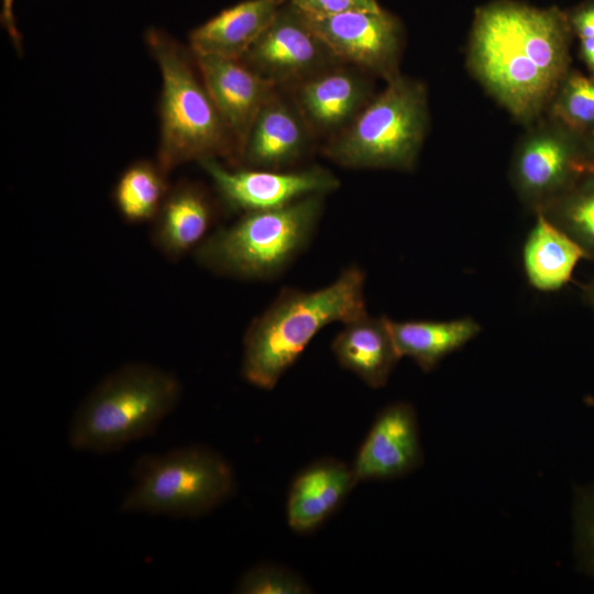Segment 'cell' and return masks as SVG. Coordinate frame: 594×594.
<instances>
[{"label": "cell", "instance_id": "cell-1", "mask_svg": "<svg viewBox=\"0 0 594 594\" xmlns=\"http://www.w3.org/2000/svg\"><path fill=\"white\" fill-rule=\"evenodd\" d=\"M569 31L557 8L494 2L475 14L468 63L486 91L528 123L549 107L565 77Z\"/></svg>", "mask_w": 594, "mask_h": 594}, {"label": "cell", "instance_id": "cell-2", "mask_svg": "<svg viewBox=\"0 0 594 594\" xmlns=\"http://www.w3.org/2000/svg\"><path fill=\"white\" fill-rule=\"evenodd\" d=\"M364 288L365 274L353 264L319 289H282L245 330L243 377L258 388L273 389L320 330L367 314Z\"/></svg>", "mask_w": 594, "mask_h": 594}, {"label": "cell", "instance_id": "cell-3", "mask_svg": "<svg viewBox=\"0 0 594 594\" xmlns=\"http://www.w3.org/2000/svg\"><path fill=\"white\" fill-rule=\"evenodd\" d=\"M178 378L161 367L132 362L105 376L82 399L69 425L74 450L108 453L151 436L177 406Z\"/></svg>", "mask_w": 594, "mask_h": 594}, {"label": "cell", "instance_id": "cell-4", "mask_svg": "<svg viewBox=\"0 0 594 594\" xmlns=\"http://www.w3.org/2000/svg\"><path fill=\"white\" fill-rule=\"evenodd\" d=\"M147 46L162 75L161 142L157 164L168 173L189 161L216 158L238 167L240 153L187 52L168 34L152 29Z\"/></svg>", "mask_w": 594, "mask_h": 594}, {"label": "cell", "instance_id": "cell-5", "mask_svg": "<svg viewBox=\"0 0 594 594\" xmlns=\"http://www.w3.org/2000/svg\"><path fill=\"white\" fill-rule=\"evenodd\" d=\"M322 195L285 207L243 213L219 228L195 250L207 271L242 280L282 275L310 244L323 212Z\"/></svg>", "mask_w": 594, "mask_h": 594}, {"label": "cell", "instance_id": "cell-6", "mask_svg": "<svg viewBox=\"0 0 594 594\" xmlns=\"http://www.w3.org/2000/svg\"><path fill=\"white\" fill-rule=\"evenodd\" d=\"M428 125L426 86L399 74L344 130L327 140L322 153L348 168L411 170Z\"/></svg>", "mask_w": 594, "mask_h": 594}, {"label": "cell", "instance_id": "cell-7", "mask_svg": "<svg viewBox=\"0 0 594 594\" xmlns=\"http://www.w3.org/2000/svg\"><path fill=\"white\" fill-rule=\"evenodd\" d=\"M133 486L120 505L125 513L195 518L223 504L235 476L217 451L200 444L144 454L135 462Z\"/></svg>", "mask_w": 594, "mask_h": 594}, {"label": "cell", "instance_id": "cell-8", "mask_svg": "<svg viewBox=\"0 0 594 594\" xmlns=\"http://www.w3.org/2000/svg\"><path fill=\"white\" fill-rule=\"evenodd\" d=\"M240 59L262 79L283 90L343 64L289 1Z\"/></svg>", "mask_w": 594, "mask_h": 594}, {"label": "cell", "instance_id": "cell-9", "mask_svg": "<svg viewBox=\"0 0 594 594\" xmlns=\"http://www.w3.org/2000/svg\"><path fill=\"white\" fill-rule=\"evenodd\" d=\"M199 164L210 177L222 206L241 215L285 207L314 195L326 196L340 186L332 172L318 165L272 170L226 166L216 158Z\"/></svg>", "mask_w": 594, "mask_h": 594}, {"label": "cell", "instance_id": "cell-10", "mask_svg": "<svg viewBox=\"0 0 594 594\" xmlns=\"http://www.w3.org/2000/svg\"><path fill=\"white\" fill-rule=\"evenodd\" d=\"M305 16L343 64L386 81L400 74L404 30L400 21L383 8Z\"/></svg>", "mask_w": 594, "mask_h": 594}, {"label": "cell", "instance_id": "cell-11", "mask_svg": "<svg viewBox=\"0 0 594 594\" xmlns=\"http://www.w3.org/2000/svg\"><path fill=\"white\" fill-rule=\"evenodd\" d=\"M569 129L553 120L532 128L518 142L510 162V183L535 213L573 185L582 165Z\"/></svg>", "mask_w": 594, "mask_h": 594}, {"label": "cell", "instance_id": "cell-12", "mask_svg": "<svg viewBox=\"0 0 594 594\" xmlns=\"http://www.w3.org/2000/svg\"><path fill=\"white\" fill-rule=\"evenodd\" d=\"M424 461L418 418L413 405L396 402L375 417L352 469L358 483L406 476Z\"/></svg>", "mask_w": 594, "mask_h": 594}, {"label": "cell", "instance_id": "cell-13", "mask_svg": "<svg viewBox=\"0 0 594 594\" xmlns=\"http://www.w3.org/2000/svg\"><path fill=\"white\" fill-rule=\"evenodd\" d=\"M370 76L340 64L288 91L314 136L330 139L344 130L374 97Z\"/></svg>", "mask_w": 594, "mask_h": 594}, {"label": "cell", "instance_id": "cell-14", "mask_svg": "<svg viewBox=\"0 0 594 594\" xmlns=\"http://www.w3.org/2000/svg\"><path fill=\"white\" fill-rule=\"evenodd\" d=\"M276 89L257 113L243 143L239 166L284 170L308 153L314 134L290 95Z\"/></svg>", "mask_w": 594, "mask_h": 594}, {"label": "cell", "instance_id": "cell-15", "mask_svg": "<svg viewBox=\"0 0 594 594\" xmlns=\"http://www.w3.org/2000/svg\"><path fill=\"white\" fill-rule=\"evenodd\" d=\"M195 57L207 90L241 154L252 123L277 88L262 79L240 58L213 55Z\"/></svg>", "mask_w": 594, "mask_h": 594}, {"label": "cell", "instance_id": "cell-16", "mask_svg": "<svg viewBox=\"0 0 594 594\" xmlns=\"http://www.w3.org/2000/svg\"><path fill=\"white\" fill-rule=\"evenodd\" d=\"M352 465L318 459L305 466L290 483L286 519L297 534H310L323 525L358 485Z\"/></svg>", "mask_w": 594, "mask_h": 594}, {"label": "cell", "instance_id": "cell-17", "mask_svg": "<svg viewBox=\"0 0 594 594\" xmlns=\"http://www.w3.org/2000/svg\"><path fill=\"white\" fill-rule=\"evenodd\" d=\"M217 219L216 205L199 184L172 187L153 219V245L169 261H178L207 239Z\"/></svg>", "mask_w": 594, "mask_h": 594}, {"label": "cell", "instance_id": "cell-18", "mask_svg": "<svg viewBox=\"0 0 594 594\" xmlns=\"http://www.w3.org/2000/svg\"><path fill=\"white\" fill-rule=\"evenodd\" d=\"M287 1L244 0L220 11L190 32L194 55L241 58Z\"/></svg>", "mask_w": 594, "mask_h": 594}, {"label": "cell", "instance_id": "cell-19", "mask_svg": "<svg viewBox=\"0 0 594 594\" xmlns=\"http://www.w3.org/2000/svg\"><path fill=\"white\" fill-rule=\"evenodd\" d=\"M331 351L338 363L372 388L384 387L400 360L385 317L369 314L343 324Z\"/></svg>", "mask_w": 594, "mask_h": 594}, {"label": "cell", "instance_id": "cell-20", "mask_svg": "<svg viewBox=\"0 0 594 594\" xmlns=\"http://www.w3.org/2000/svg\"><path fill=\"white\" fill-rule=\"evenodd\" d=\"M384 317L400 359H411L425 372L432 371L442 359L463 346L481 330L472 318L396 321Z\"/></svg>", "mask_w": 594, "mask_h": 594}, {"label": "cell", "instance_id": "cell-21", "mask_svg": "<svg viewBox=\"0 0 594 594\" xmlns=\"http://www.w3.org/2000/svg\"><path fill=\"white\" fill-rule=\"evenodd\" d=\"M580 246L543 215L537 221L524 248V266L529 283L542 292L560 289L571 278Z\"/></svg>", "mask_w": 594, "mask_h": 594}, {"label": "cell", "instance_id": "cell-22", "mask_svg": "<svg viewBox=\"0 0 594 594\" xmlns=\"http://www.w3.org/2000/svg\"><path fill=\"white\" fill-rule=\"evenodd\" d=\"M157 163L139 161L120 176L114 188V202L120 215L131 223L153 221L169 186Z\"/></svg>", "mask_w": 594, "mask_h": 594}, {"label": "cell", "instance_id": "cell-23", "mask_svg": "<svg viewBox=\"0 0 594 594\" xmlns=\"http://www.w3.org/2000/svg\"><path fill=\"white\" fill-rule=\"evenodd\" d=\"M538 213L569 235L584 256L594 258V177L572 185Z\"/></svg>", "mask_w": 594, "mask_h": 594}, {"label": "cell", "instance_id": "cell-24", "mask_svg": "<svg viewBox=\"0 0 594 594\" xmlns=\"http://www.w3.org/2000/svg\"><path fill=\"white\" fill-rule=\"evenodd\" d=\"M549 108L552 119L571 131L594 125V78L565 76Z\"/></svg>", "mask_w": 594, "mask_h": 594}, {"label": "cell", "instance_id": "cell-25", "mask_svg": "<svg viewBox=\"0 0 594 594\" xmlns=\"http://www.w3.org/2000/svg\"><path fill=\"white\" fill-rule=\"evenodd\" d=\"M241 594H308L312 590L295 571L275 563H258L245 571L235 584Z\"/></svg>", "mask_w": 594, "mask_h": 594}, {"label": "cell", "instance_id": "cell-26", "mask_svg": "<svg viewBox=\"0 0 594 594\" xmlns=\"http://www.w3.org/2000/svg\"><path fill=\"white\" fill-rule=\"evenodd\" d=\"M572 518L575 563L582 573L594 578V483L575 492Z\"/></svg>", "mask_w": 594, "mask_h": 594}, {"label": "cell", "instance_id": "cell-27", "mask_svg": "<svg viewBox=\"0 0 594 594\" xmlns=\"http://www.w3.org/2000/svg\"><path fill=\"white\" fill-rule=\"evenodd\" d=\"M302 13L315 16L332 15L354 10H378L377 0H288Z\"/></svg>", "mask_w": 594, "mask_h": 594}, {"label": "cell", "instance_id": "cell-28", "mask_svg": "<svg viewBox=\"0 0 594 594\" xmlns=\"http://www.w3.org/2000/svg\"><path fill=\"white\" fill-rule=\"evenodd\" d=\"M570 25L580 40L594 38V4L575 12L570 19Z\"/></svg>", "mask_w": 594, "mask_h": 594}, {"label": "cell", "instance_id": "cell-29", "mask_svg": "<svg viewBox=\"0 0 594 594\" xmlns=\"http://www.w3.org/2000/svg\"><path fill=\"white\" fill-rule=\"evenodd\" d=\"M1 24L8 32L9 36L13 41L16 47L21 45V35L18 31L15 19L13 14V0H2L1 9Z\"/></svg>", "mask_w": 594, "mask_h": 594}, {"label": "cell", "instance_id": "cell-30", "mask_svg": "<svg viewBox=\"0 0 594 594\" xmlns=\"http://www.w3.org/2000/svg\"><path fill=\"white\" fill-rule=\"evenodd\" d=\"M581 51L587 66L594 72V38L581 40Z\"/></svg>", "mask_w": 594, "mask_h": 594}, {"label": "cell", "instance_id": "cell-31", "mask_svg": "<svg viewBox=\"0 0 594 594\" xmlns=\"http://www.w3.org/2000/svg\"><path fill=\"white\" fill-rule=\"evenodd\" d=\"M588 298L592 302V305L594 306V283L591 285V287L588 288Z\"/></svg>", "mask_w": 594, "mask_h": 594}, {"label": "cell", "instance_id": "cell-32", "mask_svg": "<svg viewBox=\"0 0 594 594\" xmlns=\"http://www.w3.org/2000/svg\"><path fill=\"white\" fill-rule=\"evenodd\" d=\"M593 145H594V139H593Z\"/></svg>", "mask_w": 594, "mask_h": 594}]
</instances>
